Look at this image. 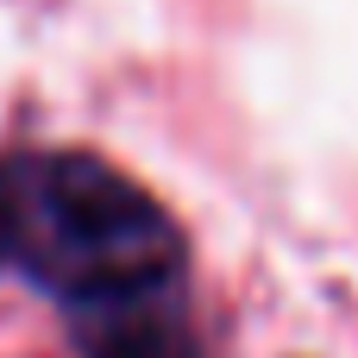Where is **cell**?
Instances as JSON below:
<instances>
[{
	"mask_svg": "<svg viewBox=\"0 0 358 358\" xmlns=\"http://www.w3.org/2000/svg\"><path fill=\"white\" fill-rule=\"evenodd\" d=\"M69 340L82 358H201L182 283L126 296L107 308H82V315H69Z\"/></svg>",
	"mask_w": 358,
	"mask_h": 358,
	"instance_id": "cell-2",
	"label": "cell"
},
{
	"mask_svg": "<svg viewBox=\"0 0 358 358\" xmlns=\"http://www.w3.org/2000/svg\"><path fill=\"white\" fill-rule=\"evenodd\" d=\"M25 277L63 315L182 283L176 220L88 151L0 157V277Z\"/></svg>",
	"mask_w": 358,
	"mask_h": 358,
	"instance_id": "cell-1",
	"label": "cell"
}]
</instances>
